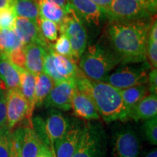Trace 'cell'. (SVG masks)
Instances as JSON below:
<instances>
[{"mask_svg":"<svg viewBox=\"0 0 157 157\" xmlns=\"http://www.w3.org/2000/svg\"><path fill=\"white\" fill-rule=\"evenodd\" d=\"M154 18L134 22L109 21L102 38L120 59L121 64L146 61L148 32Z\"/></svg>","mask_w":157,"mask_h":157,"instance_id":"cell-1","label":"cell"},{"mask_svg":"<svg viewBox=\"0 0 157 157\" xmlns=\"http://www.w3.org/2000/svg\"><path fill=\"white\" fill-rule=\"evenodd\" d=\"M76 87L93 101L101 117L106 122L126 121L128 112L120 90L105 82L94 81L79 71L75 78Z\"/></svg>","mask_w":157,"mask_h":157,"instance_id":"cell-2","label":"cell"},{"mask_svg":"<svg viewBox=\"0 0 157 157\" xmlns=\"http://www.w3.org/2000/svg\"><path fill=\"white\" fill-rule=\"evenodd\" d=\"M79 69L86 77L104 82L121 60L102 38L84 50L79 59Z\"/></svg>","mask_w":157,"mask_h":157,"instance_id":"cell-3","label":"cell"},{"mask_svg":"<svg viewBox=\"0 0 157 157\" xmlns=\"http://www.w3.org/2000/svg\"><path fill=\"white\" fill-rule=\"evenodd\" d=\"M65 10L66 15L58 25V29L60 34H64L69 40L71 47V59L77 63L87 48V30L73 9L67 5Z\"/></svg>","mask_w":157,"mask_h":157,"instance_id":"cell-4","label":"cell"},{"mask_svg":"<svg viewBox=\"0 0 157 157\" xmlns=\"http://www.w3.org/2000/svg\"><path fill=\"white\" fill-rule=\"evenodd\" d=\"M151 66L148 62L121 64L112 73H110L104 82L119 90L146 84Z\"/></svg>","mask_w":157,"mask_h":157,"instance_id":"cell-5","label":"cell"},{"mask_svg":"<svg viewBox=\"0 0 157 157\" xmlns=\"http://www.w3.org/2000/svg\"><path fill=\"white\" fill-rule=\"evenodd\" d=\"M105 136L101 125L87 124L74 156L72 157H104Z\"/></svg>","mask_w":157,"mask_h":157,"instance_id":"cell-6","label":"cell"},{"mask_svg":"<svg viewBox=\"0 0 157 157\" xmlns=\"http://www.w3.org/2000/svg\"><path fill=\"white\" fill-rule=\"evenodd\" d=\"M106 18L115 22H134L150 21L154 17L135 0H113L106 12Z\"/></svg>","mask_w":157,"mask_h":157,"instance_id":"cell-7","label":"cell"},{"mask_svg":"<svg viewBox=\"0 0 157 157\" xmlns=\"http://www.w3.org/2000/svg\"><path fill=\"white\" fill-rule=\"evenodd\" d=\"M34 110L20 89L6 92V119L9 129L23 120H31Z\"/></svg>","mask_w":157,"mask_h":157,"instance_id":"cell-8","label":"cell"},{"mask_svg":"<svg viewBox=\"0 0 157 157\" xmlns=\"http://www.w3.org/2000/svg\"><path fill=\"white\" fill-rule=\"evenodd\" d=\"M76 89L75 78H66L63 81L55 84L44 102L46 107L69 111L71 109L72 98Z\"/></svg>","mask_w":157,"mask_h":157,"instance_id":"cell-9","label":"cell"},{"mask_svg":"<svg viewBox=\"0 0 157 157\" xmlns=\"http://www.w3.org/2000/svg\"><path fill=\"white\" fill-rule=\"evenodd\" d=\"M67 5L72 8L84 24L99 26L106 18V13L92 0H67Z\"/></svg>","mask_w":157,"mask_h":157,"instance_id":"cell-10","label":"cell"},{"mask_svg":"<svg viewBox=\"0 0 157 157\" xmlns=\"http://www.w3.org/2000/svg\"><path fill=\"white\" fill-rule=\"evenodd\" d=\"M14 29L22 42L23 46L31 43H38L44 47H49L51 44L42 36L39 23L34 22L30 19L17 17Z\"/></svg>","mask_w":157,"mask_h":157,"instance_id":"cell-11","label":"cell"},{"mask_svg":"<svg viewBox=\"0 0 157 157\" xmlns=\"http://www.w3.org/2000/svg\"><path fill=\"white\" fill-rule=\"evenodd\" d=\"M140 153V141L134 131L126 129L117 133L114 142L116 157H137Z\"/></svg>","mask_w":157,"mask_h":157,"instance_id":"cell-12","label":"cell"},{"mask_svg":"<svg viewBox=\"0 0 157 157\" xmlns=\"http://www.w3.org/2000/svg\"><path fill=\"white\" fill-rule=\"evenodd\" d=\"M71 124L67 118L58 111H52L44 125V131L49 144L54 151L55 144L70 128Z\"/></svg>","mask_w":157,"mask_h":157,"instance_id":"cell-13","label":"cell"},{"mask_svg":"<svg viewBox=\"0 0 157 157\" xmlns=\"http://www.w3.org/2000/svg\"><path fill=\"white\" fill-rule=\"evenodd\" d=\"M83 128L71 125L70 128L54 146L56 157H72L81 140Z\"/></svg>","mask_w":157,"mask_h":157,"instance_id":"cell-14","label":"cell"},{"mask_svg":"<svg viewBox=\"0 0 157 157\" xmlns=\"http://www.w3.org/2000/svg\"><path fill=\"white\" fill-rule=\"evenodd\" d=\"M71 109L76 117L85 120H99L101 118L93 101L76 87L72 98Z\"/></svg>","mask_w":157,"mask_h":157,"instance_id":"cell-15","label":"cell"},{"mask_svg":"<svg viewBox=\"0 0 157 157\" xmlns=\"http://www.w3.org/2000/svg\"><path fill=\"white\" fill-rule=\"evenodd\" d=\"M23 47L25 56V69L35 76L42 73L45 53L49 47H44L38 43H31Z\"/></svg>","mask_w":157,"mask_h":157,"instance_id":"cell-16","label":"cell"},{"mask_svg":"<svg viewBox=\"0 0 157 157\" xmlns=\"http://www.w3.org/2000/svg\"><path fill=\"white\" fill-rule=\"evenodd\" d=\"M0 84L6 91L20 89V74L17 66L2 54H0Z\"/></svg>","mask_w":157,"mask_h":157,"instance_id":"cell-17","label":"cell"},{"mask_svg":"<svg viewBox=\"0 0 157 157\" xmlns=\"http://www.w3.org/2000/svg\"><path fill=\"white\" fill-rule=\"evenodd\" d=\"M157 95H148L137 103L128 113V119L146 120L157 116Z\"/></svg>","mask_w":157,"mask_h":157,"instance_id":"cell-18","label":"cell"},{"mask_svg":"<svg viewBox=\"0 0 157 157\" xmlns=\"http://www.w3.org/2000/svg\"><path fill=\"white\" fill-rule=\"evenodd\" d=\"M42 141L35 132L31 125L23 127V133L21 146V154L22 157H36Z\"/></svg>","mask_w":157,"mask_h":157,"instance_id":"cell-19","label":"cell"},{"mask_svg":"<svg viewBox=\"0 0 157 157\" xmlns=\"http://www.w3.org/2000/svg\"><path fill=\"white\" fill-rule=\"evenodd\" d=\"M53 63L57 73L64 79L70 78H76L80 69L74 60L68 57L56 53L52 50Z\"/></svg>","mask_w":157,"mask_h":157,"instance_id":"cell-20","label":"cell"},{"mask_svg":"<svg viewBox=\"0 0 157 157\" xmlns=\"http://www.w3.org/2000/svg\"><path fill=\"white\" fill-rule=\"evenodd\" d=\"M55 82L50 76L44 72L35 76L34 89V105L40 107L48 97L51 90L54 87Z\"/></svg>","mask_w":157,"mask_h":157,"instance_id":"cell-21","label":"cell"},{"mask_svg":"<svg viewBox=\"0 0 157 157\" xmlns=\"http://www.w3.org/2000/svg\"><path fill=\"white\" fill-rule=\"evenodd\" d=\"M39 2L38 0H14L12 7L17 17H25L39 23Z\"/></svg>","mask_w":157,"mask_h":157,"instance_id":"cell-22","label":"cell"},{"mask_svg":"<svg viewBox=\"0 0 157 157\" xmlns=\"http://www.w3.org/2000/svg\"><path fill=\"white\" fill-rule=\"evenodd\" d=\"M120 92L124 103L129 113V110L148 95L149 90L148 85L146 84L120 90Z\"/></svg>","mask_w":157,"mask_h":157,"instance_id":"cell-23","label":"cell"},{"mask_svg":"<svg viewBox=\"0 0 157 157\" xmlns=\"http://www.w3.org/2000/svg\"><path fill=\"white\" fill-rule=\"evenodd\" d=\"M17 69L20 74V90L34 110L35 76L25 68L17 66Z\"/></svg>","mask_w":157,"mask_h":157,"instance_id":"cell-24","label":"cell"},{"mask_svg":"<svg viewBox=\"0 0 157 157\" xmlns=\"http://www.w3.org/2000/svg\"><path fill=\"white\" fill-rule=\"evenodd\" d=\"M23 47L15 29L0 30V54L7 56L12 52Z\"/></svg>","mask_w":157,"mask_h":157,"instance_id":"cell-25","label":"cell"},{"mask_svg":"<svg viewBox=\"0 0 157 157\" xmlns=\"http://www.w3.org/2000/svg\"><path fill=\"white\" fill-rule=\"evenodd\" d=\"M66 15V10L59 6L40 0L39 2V17L40 19L53 21L59 25Z\"/></svg>","mask_w":157,"mask_h":157,"instance_id":"cell-26","label":"cell"},{"mask_svg":"<svg viewBox=\"0 0 157 157\" xmlns=\"http://www.w3.org/2000/svg\"><path fill=\"white\" fill-rule=\"evenodd\" d=\"M39 26L42 36L49 42H55L58 39V25L53 21L39 18Z\"/></svg>","mask_w":157,"mask_h":157,"instance_id":"cell-27","label":"cell"},{"mask_svg":"<svg viewBox=\"0 0 157 157\" xmlns=\"http://www.w3.org/2000/svg\"><path fill=\"white\" fill-rule=\"evenodd\" d=\"M17 15L13 7L0 10V30L14 29Z\"/></svg>","mask_w":157,"mask_h":157,"instance_id":"cell-28","label":"cell"},{"mask_svg":"<svg viewBox=\"0 0 157 157\" xmlns=\"http://www.w3.org/2000/svg\"><path fill=\"white\" fill-rule=\"evenodd\" d=\"M56 41V42L55 44H51L52 50L56 53L71 59V47L67 37L64 34H60V36Z\"/></svg>","mask_w":157,"mask_h":157,"instance_id":"cell-29","label":"cell"},{"mask_svg":"<svg viewBox=\"0 0 157 157\" xmlns=\"http://www.w3.org/2000/svg\"><path fill=\"white\" fill-rule=\"evenodd\" d=\"M143 131L146 139L153 145L157 144V116L145 120Z\"/></svg>","mask_w":157,"mask_h":157,"instance_id":"cell-30","label":"cell"},{"mask_svg":"<svg viewBox=\"0 0 157 157\" xmlns=\"http://www.w3.org/2000/svg\"><path fill=\"white\" fill-rule=\"evenodd\" d=\"M146 58L151 69L157 68V39L148 37L146 45Z\"/></svg>","mask_w":157,"mask_h":157,"instance_id":"cell-31","label":"cell"},{"mask_svg":"<svg viewBox=\"0 0 157 157\" xmlns=\"http://www.w3.org/2000/svg\"><path fill=\"white\" fill-rule=\"evenodd\" d=\"M11 151L10 133L8 127H6L0 135V157H10Z\"/></svg>","mask_w":157,"mask_h":157,"instance_id":"cell-32","label":"cell"},{"mask_svg":"<svg viewBox=\"0 0 157 157\" xmlns=\"http://www.w3.org/2000/svg\"><path fill=\"white\" fill-rule=\"evenodd\" d=\"M7 57L13 64L15 65V66H18V67L25 68V56L24 47H21V48L14 50L13 52H12L11 53H10Z\"/></svg>","mask_w":157,"mask_h":157,"instance_id":"cell-33","label":"cell"},{"mask_svg":"<svg viewBox=\"0 0 157 157\" xmlns=\"http://www.w3.org/2000/svg\"><path fill=\"white\" fill-rule=\"evenodd\" d=\"M5 91L6 90L0 84V128L7 126Z\"/></svg>","mask_w":157,"mask_h":157,"instance_id":"cell-34","label":"cell"},{"mask_svg":"<svg viewBox=\"0 0 157 157\" xmlns=\"http://www.w3.org/2000/svg\"><path fill=\"white\" fill-rule=\"evenodd\" d=\"M147 85L149 93L153 95H157V70L151 69L149 71Z\"/></svg>","mask_w":157,"mask_h":157,"instance_id":"cell-35","label":"cell"},{"mask_svg":"<svg viewBox=\"0 0 157 157\" xmlns=\"http://www.w3.org/2000/svg\"><path fill=\"white\" fill-rule=\"evenodd\" d=\"M141 6H143L145 9H146L153 16H155L156 14L157 2L154 0H135Z\"/></svg>","mask_w":157,"mask_h":157,"instance_id":"cell-36","label":"cell"},{"mask_svg":"<svg viewBox=\"0 0 157 157\" xmlns=\"http://www.w3.org/2000/svg\"><path fill=\"white\" fill-rule=\"evenodd\" d=\"M36 157H56L55 151L48 145L42 142V146Z\"/></svg>","mask_w":157,"mask_h":157,"instance_id":"cell-37","label":"cell"},{"mask_svg":"<svg viewBox=\"0 0 157 157\" xmlns=\"http://www.w3.org/2000/svg\"><path fill=\"white\" fill-rule=\"evenodd\" d=\"M92 1L98 6H99L100 7H101L102 9H103L106 13L111 7L113 0H92Z\"/></svg>","mask_w":157,"mask_h":157,"instance_id":"cell-38","label":"cell"},{"mask_svg":"<svg viewBox=\"0 0 157 157\" xmlns=\"http://www.w3.org/2000/svg\"><path fill=\"white\" fill-rule=\"evenodd\" d=\"M42 1L59 6V7H62V8H63L64 10L66 9V5H67V0H42Z\"/></svg>","mask_w":157,"mask_h":157,"instance_id":"cell-39","label":"cell"},{"mask_svg":"<svg viewBox=\"0 0 157 157\" xmlns=\"http://www.w3.org/2000/svg\"><path fill=\"white\" fill-rule=\"evenodd\" d=\"M12 0H0V10L8 8L12 6Z\"/></svg>","mask_w":157,"mask_h":157,"instance_id":"cell-40","label":"cell"},{"mask_svg":"<svg viewBox=\"0 0 157 157\" xmlns=\"http://www.w3.org/2000/svg\"><path fill=\"white\" fill-rule=\"evenodd\" d=\"M146 157H157V150L156 148H154L151 151L149 152L148 154L146 155Z\"/></svg>","mask_w":157,"mask_h":157,"instance_id":"cell-41","label":"cell"},{"mask_svg":"<svg viewBox=\"0 0 157 157\" xmlns=\"http://www.w3.org/2000/svg\"><path fill=\"white\" fill-rule=\"evenodd\" d=\"M6 127H7V126H5V127H2V128H0V135H1L2 133L3 132V131L5 130Z\"/></svg>","mask_w":157,"mask_h":157,"instance_id":"cell-42","label":"cell"},{"mask_svg":"<svg viewBox=\"0 0 157 157\" xmlns=\"http://www.w3.org/2000/svg\"><path fill=\"white\" fill-rule=\"evenodd\" d=\"M154 1H156V2H157V0H154Z\"/></svg>","mask_w":157,"mask_h":157,"instance_id":"cell-43","label":"cell"},{"mask_svg":"<svg viewBox=\"0 0 157 157\" xmlns=\"http://www.w3.org/2000/svg\"><path fill=\"white\" fill-rule=\"evenodd\" d=\"M12 1H14V0H12Z\"/></svg>","mask_w":157,"mask_h":157,"instance_id":"cell-44","label":"cell"},{"mask_svg":"<svg viewBox=\"0 0 157 157\" xmlns=\"http://www.w3.org/2000/svg\"><path fill=\"white\" fill-rule=\"evenodd\" d=\"M38 1H40V0H38Z\"/></svg>","mask_w":157,"mask_h":157,"instance_id":"cell-45","label":"cell"},{"mask_svg":"<svg viewBox=\"0 0 157 157\" xmlns=\"http://www.w3.org/2000/svg\"><path fill=\"white\" fill-rule=\"evenodd\" d=\"M1 86H2V85H1Z\"/></svg>","mask_w":157,"mask_h":157,"instance_id":"cell-46","label":"cell"}]
</instances>
